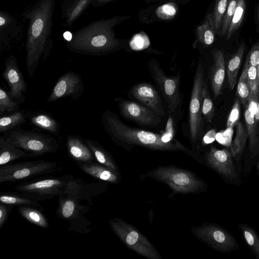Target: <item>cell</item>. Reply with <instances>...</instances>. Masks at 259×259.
<instances>
[{
	"instance_id": "6da1fadb",
	"label": "cell",
	"mask_w": 259,
	"mask_h": 259,
	"mask_svg": "<svg viewBox=\"0 0 259 259\" xmlns=\"http://www.w3.org/2000/svg\"><path fill=\"white\" fill-rule=\"evenodd\" d=\"M130 18L129 15L115 16L97 22L75 35L68 47L72 51L93 56L106 55L117 51L122 48L124 43L122 40L115 37L113 28Z\"/></svg>"
},
{
	"instance_id": "7a4b0ae2",
	"label": "cell",
	"mask_w": 259,
	"mask_h": 259,
	"mask_svg": "<svg viewBox=\"0 0 259 259\" xmlns=\"http://www.w3.org/2000/svg\"><path fill=\"white\" fill-rule=\"evenodd\" d=\"M102 122L112 140L119 145H138L162 151L186 150L177 140L165 142L163 141L162 135L127 125L110 110L104 112Z\"/></svg>"
},
{
	"instance_id": "3957f363",
	"label": "cell",
	"mask_w": 259,
	"mask_h": 259,
	"mask_svg": "<svg viewBox=\"0 0 259 259\" xmlns=\"http://www.w3.org/2000/svg\"><path fill=\"white\" fill-rule=\"evenodd\" d=\"M54 0H39L29 11V26L26 49V67L29 77L33 76L39 59L45 53L47 38L51 33Z\"/></svg>"
},
{
	"instance_id": "277c9868",
	"label": "cell",
	"mask_w": 259,
	"mask_h": 259,
	"mask_svg": "<svg viewBox=\"0 0 259 259\" xmlns=\"http://www.w3.org/2000/svg\"><path fill=\"white\" fill-rule=\"evenodd\" d=\"M83 184L81 179H75L73 182L58 196L59 204L57 215L70 224L69 230L88 233L90 223L84 217L90 209V205H84L78 193Z\"/></svg>"
},
{
	"instance_id": "5b68a950",
	"label": "cell",
	"mask_w": 259,
	"mask_h": 259,
	"mask_svg": "<svg viewBox=\"0 0 259 259\" xmlns=\"http://www.w3.org/2000/svg\"><path fill=\"white\" fill-rule=\"evenodd\" d=\"M75 179L73 176L66 174L29 180L17 185L15 189L37 201L52 199L64 192Z\"/></svg>"
},
{
	"instance_id": "8992f818",
	"label": "cell",
	"mask_w": 259,
	"mask_h": 259,
	"mask_svg": "<svg viewBox=\"0 0 259 259\" xmlns=\"http://www.w3.org/2000/svg\"><path fill=\"white\" fill-rule=\"evenodd\" d=\"M57 162L42 160L23 161L0 167V184L29 180L61 170Z\"/></svg>"
},
{
	"instance_id": "52a82bcc",
	"label": "cell",
	"mask_w": 259,
	"mask_h": 259,
	"mask_svg": "<svg viewBox=\"0 0 259 259\" xmlns=\"http://www.w3.org/2000/svg\"><path fill=\"white\" fill-rule=\"evenodd\" d=\"M4 137L13 145L27 152L30 158L54 153L59 148L54 138L32 131L14 130Z\"/></svg>"
},
{
	"instance_id": "ba28073f",
	"label": "cell",
	"mask_w": 259,
	"mask_h": 259,
	"mask_svg": "<svg viewBox=\"0 0 259 259\" xmlns=\"http://www.w3.org/2000/svg\"><path fill=\"white\" fill-rule=\"evenodd\" d=\"M152 176L166 183L176 192H196L206 187L201 180L189 171L173 167H159L153 171Z\"/></svg>"
},
{
	"instance_id": "9c48e42d",
	"label": "cell",
	"mask_w": 259,
	"mask_h": 259,
	"mask_svg": "<svg viewBox=\"0 0 259 259\" xmlns=\"http://www.w3.org/2000/svg\"><path fill=\"white\" fill-rule=\"evenodd\" d=\"M207 164L217 172L229 184L240 186L241 184V169L227 149H218L210 147L205 154Z\"/></svg>"
},
{
	"instance_id": "30bf717a",
	"label": "cell",
	"mask_w": 259,
	"mask_h": 259,
	"mask_svg": "<svg viewBox=\"0 0 259 259\" xmlns=\"http://www.w3.org/2000/svg\"><path fill=\"white\" fill-rule=\"evenodd\" d=\"M205 82L203 65L199 61L196 69L189 108L191 141L196 142L202 132V90Z\"/></svg>"
},
{
	"instance_id": "8fae6325",
	"label": "cell",
	"mask_w": 259,
	"mask_h": 259,
	"mask_svg": "<svg viewBox=\"0 0 259 259\" xmlns=\"http://www.w3.org/2000/svg\"><path fill=\"white\" fill-rule=\"evenodd\" d=\"M109 224L113 232L127 247L147 258H160L153 245L134 227L117 218L110 220Z\"/></svg>"
},
{
	"instance_id": "7c38bea8",
	"label": "cell",
	"mask_w": 259,
	"mask_h": 259,
	"mask_svg": "<svg viewBox=\"0 0 259 259\" xmlns=\"http://www.w3.org/2000/svg\"><path fill=\"white\" fill-rule=\"evenodd\" d=\"M196 235L215 250L222 253H229L239 248L234 237L222 226L206 223L195 230Z\"/></svg>"
},
{
	"instance_id": "4fadbf2b",
	"label": "cell",
	"mask_w": 259,
	"mask_h": 259,
	"mask_svg": "<svg viewBox=\"0 0 259 259\" xmlns=\"http://www.w3.org/2000/svg\"><path fill=\"white\" fill-rule=\"evenodd\" d=\"M148 68L153 79L161 90L167 108L171 112H174L180 103V75L167 76L154 59L149 62Z\"/></svg>"
},
{
	"instance_id": "5bb4252c",
	"label": "cell",
	"mask_w": 259,
	"mask_h": 259,
	"mask_svg": "<svg viewBox=\"0 0 259 259\" xmlns=\"http://www.w3.org/2000/svg\"><path fill=\"white\" fill-rule=\"evenodd\" d=\"M115 101L120 114L127 120L140 125L152 126L157 125L161 121L160 116L147 107L122 98H116Z\"/></svg>"
},
{
	"instance_id": "9a60e30c",
	"label": "cell",
	"mask_w": 259,
	"mask_h": 259,
	"mask_svg": "<svg viewBox=\"0 0 259 259\" xmlns=\"http://www.w3.org/2000/svg\"><path fill=\"white\" fill-rule=\"evenodd\" d=\"M83 91L81 77L72 71H67L57 80L47 102L50 103L69 96L73 100H77Z\"/></svg>"
},
{
	"instance_id": "2e32d148",
	"label": "cell",
	"mask_w": 259,
	"mask_h": 259,
	"mask_svg": "<svg viewBox=\"0 0 259 259\" xmlns=\"http://www.w3.org/2000/svg\"><path fill=\"white\" fill-rule=\"evenodd\" d=\"M5 63L6 68L2 75L10 88L9 94L14 100L21 103L25 100L26 83L15 57L7 58Z\"/></svg>"
},
{
	"instance_id": "e0dca14e",
	"label": "cell",
	"mask_w": 259,
	"mask_h": 259,
	"mask_svg": "<svg viewBox=\"0 0 259 259\" xmlns=\"http://www.w3.org/2000/svg\"><path fill=\"white\" fill-rule=\"evenodd\" d=\"M259 98V91L251 93L247 105L244 107V121L249 140V158L254 159L259 151V135L254 121V114Z\"/></svg>"
},
{
	"instance_id": "ac0fdd59",
	"label": "cell",
	"mask_w": 259,
	"mask_h": 259,
	"mask_svg": "<svg viewBox=\"0 0 259 259\" xmlns=\"http://www.w3.org/2000/svg\"><path fill=\"white\" fill-rule=\"evenodd\" d=\"M130 93L137 100L159 116L165 114L162 100L156 90L150 83H139L133 87Z\"/></svg>"
},
{
	"instance_id": "d6986e66",
	"label": "cell",
	"mask_w": 259,
	"mask_h": 259,
	"mask_svg": "<svg viewBox=\"0 0 259 259\" xmlns=\"http://www.w3.org/2000/svg\"><path fill=\"white\" fill-rule=\"evenodd\" d=\"M178 12L177 4L169 2L162 5L150 6L146 9H142L139 12V19L147 24L155 21H169L176 17Z\"/></svg>"
},
{
	"instance_id": "ffe728a7",
	"label": "cell",
	"mask_w": 259,
	"mask_h": 259,
	"mask_svg": "<svg viewBox=\"0 0 259 259\" xmlns=\"http://www.w3.org/2000/svg\"><path fill=\"white\" fill-rule=\"evenodd\" d=\"M211 54L213 63L209 69L208 77L214 99H216L222 93L226 72L225 61L221 50L214 49Z\"/></svg>"
},
{
	"instance_id": "44dd1931",
	"label": "cell",
	"mask_w": 259,
	"mask_h": 259,
	"mask_svg": "<svg viewBox=\"0 0 259 259\" xmlns=\"http://www.w3.org/2000/svg\"><path fill=\"white\" fill-rule=\"evenodd\" d=\"M66 146L69 156L77 163L97 162L85 141L80 137L74 135L68 136Z\"/></svg>"
},
{
	"instance_id": "7402d4cb",
	"label": "cell",
	"mask_w": 259,
	"mask_h": 259,
	"mask_svg": "<svg viewBox=\"0 0 259 259\" xmlns=\"http://www.w3.org/2000/svg\"><path fill=\"white\" fill-rule=\"evenodd\" d=\"M77 165L82 171L97 179L112 183L118 180L116 170L99 162L79 163Z\"/></svg>"
},
{
	"instance_id": "603a6c76",
	"label": "cell",
	"mask_w": 259,
	"mask_h": 259,
	"mask_svg": "<svg viewBox=\"0 0 259 259\" xmlns=\"http://www.w3.org/2000/svg\"><path fill=\"white\" fill-rule=\"evenodd\" d=\"M30 158L25 151L16 147L4 136L0 138V165L3 166L18 159Z\"/></svg>"
},
{
	"instance_id": "cb8c5ba5",
	"label": "cell",
	"mask_w": 259,
	"mask_h": 259,
	"mask_svg": "<svg viewBox=\"0 0 259 259\" xmlns=\"http://www.w3.org/2000/svg\"><path fill=\"white\" fill-rule=\"evenodd\" d=\"M235 126L236 134L230 146V152L235 162L241 168V160L246 145L248 134L246 128L241 121H239Z\"/></svg>"
},
{
	"instance_id": "d4e9b609",
	"label": "cell",
	"mask_w": 259,
	"mask_h": 259,
	"mask_svg": "<svg viewBox=\"0 0 259 259\" xmlns=\"http://www.w3.org/2000/svg\"><path fill=\"white\" fill-rule=\"evenodd\" d=\"M245 49L244 43H242L226 64L228 81L231 91L234 89L236 84L237 77L242 63Z\"/></svg>"
},
{
	"instance_id": "484cf974",
	"label": "cell",
	"mask_w": 259,
	"mask_h": 259,
	"mask_svg": "<svg viewBox=\"0 0 259 259\" xmlns=\"http://www.w3.org/2000/svg\"><path fill=\"white\" fill-rule=\"evenodd\" d=\"M18 211L28 222L42 228H48L49 223L46 215L36 207L31 206H19Z\"/></svg>"
},
{
	"instance_id": "4316f807",
	"label": "cell",
	"mask_w": 259,
	"mask_h": 259,
	"mask_svg": "<svg viewBox=\"0 0 259 259\" xmlns=\"http://www.w3.org/2000/svg\"><path fill=\"white\" fill-rule=\"evenodd\" d=\"M84 141L97 162L116 170L117 167L112 157L99 143L92 140H85Z\"/></svg>"
},
{
	"instance_id": "83f0119b",
	"label": "cell",
	"mask_w": 259,
	"mask_h": 259,
	"mask_svg": "<svg viewBox=\"0 0 259 259\" xmlns=\"http://www.w3.org/2000/svg\"><path fill=\"white\" fill-rule=\"evenodd\" d=\"M242 238L257 259H259V235L251 226L244 223L238 226Z\"/></svg>"
},
{
	"instance_id": "f1b7e54d",
	"label": "cell",
	"mask_w": 259,
	"mask_h": 259,
	"mask_svg": "<svg viewBox=\"0 0 259 259\" xmlns=\"http://www.w3.org/2000/svg\"><path fill=\"white\" fill-rule=\"evenodd\" d=\"M0 201L13 206H31L36 207L40 206L38 201L20 192H2L0 193Z\"/></svg>"
},
{
	"instance_id": "f546056e",
	"label": "cell",
	"mask_w": 259,
	"mask_h": 259,
	"mask_svg": "<svg viewBox=\"0 0 259 259\" xmlns=\"http://www.w3.org/2000/svg\"><path fill=\"white\" fill-rule=\"evenodd\" d=\"M30 121L32 124L54 135H57L59 133V123L46 113H35L30 117Z\"/></svg>"
},
{
	"instance_id": "4dcf8cb0",
	"label": "cell",
	"mask_w": 259,
	"mask_h": 259,
	"mask_svg": "<svg viewBox=\"0 0 259 259\" xmlns=\"http://www.w3.org/2000/svg\"><path fill=\"white\" fill-rule=\"evenodd\" d=\"M25 111H17L0 118V133L9 131L24 123L27 117Z\"/></svg>"
},
{
	"instance_id": "1f68e13d",
	"label": "cell",
	"mask_w": 259,
	"mask_h": 259,
	"mask_svg": "<svg viewBox=\"0 0 259 259\" xmlns=\"http://www.w3.org/2000/svg\"><path fill=\"white\" fill-rule=\"evenodd\" d=\"M249 63L246 58L244 67L239 77L237 84L236 95L241 104L245 107L249 102L251 96L250 89L248 84L247 77V69Z\"/></svg>"
},
{
	"instance_id": "d6a6232c",
	"label": "cell",
	"mask_w": 259,
	"mask_h": 259,
	"mask_svg": "<svg viewBox=\"0 0 259 259\" xmlns=\"http://www.w3.org/2000/svg\"><path fill=\"white\" fill-rule=\"evenodd\" d=\"M216 33L208 19L206 17L205 20L196 29V40L195 43L199 42L202 45L208 47L211 45L215 39Z\"/></svg>"
},
{
	"instance_id": "836d02e7",
	"label": "cell",
	"mask_w": 259,
	"mask_h": 259,
	"mask_svg": "<svg viewBox=\"0 0 259 259\" xmlns=\"http://www.w3.org/2000/svg\"><path fill=\"white\" fill-rule=\"evenodd\" d=\"M229 0H216L213 10L206 17L211 22L217 34L219 35L222 19Z\"/></svg>"
},
{
	"instance_id": "e575fe53",
	"label": "cell",
	"mask_w": 259,
	"mask_h": 259,
	"mask_svg": "<svg viewBox=\"0 0 259 259\" xmlns=\"http://www.w3.org/2000/svg\"><path fill=\"white\" fill-rule=\"evenodd\" d=\"M246 9L245 0H238L235 13L232 18L226 34L227 39H229L240 26L244 17Z\"/></svg>"
},
{
	"instance_id": "d590c367",
	"label": "cell",
	"mask_w": 259,
	"mask_h": 259,
	"mask_svg": "<svg viewBox=\"0 0 259 259\" xmlns=\"http://www.w3.org/2000/svg\"><path fill=\"white\" fill-rule=\"evenodd\" d=\"M214 107L210 98L208 84L205 81L202 90V113L207 122H211L214 115Z\"/></svg>"
},
{
	"instance_id": "8d00e7d4",
	"label": "cell",
	"mask_w": 259,
	"mask_h": 259,
	"mask_svg": "<svg viewBox=\"0 0 259 259\" xmlns=\"http://www.w3.org/2000/svg\"><path fill=\"white\" fill-rule=\"evenodd\" d=\"M19 102L14 100L2 87L0 88V114L13 112L19 108Z\"/></svg>"
},
{
	"instance_id": "74e56055",
	"label": "cell",
	"mask_w": 259,
	"mask_h": 259,
	"mask_svg": "<svg viewBox=\"0 0 259 259\" xmlns=\"http://www.w3.org/2000/svg\"><path fill=\"white\" fill-rule=\"evenodd\" d=\"M238 0H229L222 19L219 35H226L232 18L235 13Z\"/></svg>"
},
{
	"instance_id": "f35d334b",
	"label": "cell",
	"mask_w": 259,
	"mask_h": 259,
	"mask_svg": "<svg viewBox=\"0 0 259 259\" xmlns=\"http://www.w3.org/2000/svg\"><path fill=\"white\" fill-rule=\"evenodd\" d=\"M240 103L239 99L237 97L235 100L234 103L227 119L226 124L227 128H233L239 121Z\"/></svg>"
},
{
	"instance_id": "ab89813d",
	"label": "cell",
	"mask_w": 259,
	"mask_h": 259,
	"mask_svg": "<svg viewBox=\"0 0 259 259\" xmlns=\"http://www.w3.org/2000/svg\"><path fill=\"white\" fill-rule=\"evenodd\" d=\"M247 77L251 93L259 91V81L257 79L256 67L248 65Z\"/></svg>"
},
{
	"instance_id": "60d3db41",
	"label": "cell",
	"mask_w": 259,
	"mask_h": 259,
	"mask_svg": "<svg viewBox=\"0 0 259 259\" xmlns=\"http://www.w3.org/2000/svg\"><path fill=\"white\" fill-rule=\"evenodd\" d=\"M246 58L249 65L256 67L259 64V41L253 45Z\"/></svg>"
},
{
	"instance_id": "b9f144b4",
	"label": "cell",
	"mask_w": 259,
	"mask_h": 259,
	"mask_svg": "<svg viewBox=\"0 0 259 259\" xmlns=\"http://www.w3.org/2000/svg\"><path fill=\"white\" fill-rule=\"evenodd\" d=\"M233 133V128H227L223 132L216 134V138L218 142L230 146L231 144V138Z\"/></svg>"
},
{
	"instance_id": "7bdbcfd3",
	"label": "cell",
	"mask_w": 259,
	"mask_h": 259,
	"mask_svg": "<svg viewBox=\"0 0 259 259\" xmlns=\"http://www.w3.org/2000/svg\"><path fill=\"white\" fill-rule=\"evenodd\" d=\"M13 205L0 202V228L1 229L9 218Z\"/></svg>"
},
{
	"instance_id": "ee69618b",
	"label": "cell",
	"mask_w": 259,
	"mask_h": 259,
	"mask_svg": "<svg viewBox=\"0 0 259 259\" xmlns=\"http://www.w3.org/2000/svg\"><path fill=\"white\" fill-rule=\"evenodd\" d=\"M215 131L212 130L209 131L204 137L203 142L205 144H209L212 142L215 139Z\"/></svg>"
},
{
	"instance_id": "f6af8a7d",
	"label": "cell",
	"mask_w": 259,
	"mask_h": 259,
	"mask_svg": "<svg viewBox=\"0 0 259 259\" xmlns=\"http://www.w3.org/2000/svg\"><path fill=\"white\" fill-rule=\"evenodd\" d=\"M254 121L256 125L257 133L259 135V98L257 101V106L255 111Z\"/></svg>"
},
{
	"instance_id": "bcb514c9",
	"label": "cell",
	"mask_w": 259,
	"mask_h": 259,
	"mask_svg": "<svg viewBox=\"0 0 259 259\" xmlns=\"http://www.w3.org/2000/svg\"><path fill=\"white\" fill-rule=\"evenodd\" d=\"M113 0H92L91 4L95 7L101 6L107 4Z\"/></svg>"
},
{
	"instance_id": "7dc6e473",
	"label": "cell",
	"mask_w": 259,
	"mask_h": 259,
	"mask_svg": "<svg viewBox=\"0 0 259 259\" xmlns=\"http://www.w3.org/2000/svg\"><path fill=\"white\" fill-rule=\"evenodd\" d=\"M163 0H144V1L146 3H154L158 1H161ZM174 1H176L177 2L182 4V5H185L187 3H188L190 0H174Z\"/></svg>"
},
{
	"instance_id": "c3c4849f",
	"label": "cell",
	"mask_w": 259,
	"mask_h": 259,
	"mask_svg": "<svg viewBox=\"0 0 259 259\" xmlns=\"http://www.w3.org/2000/svg\"><path fill=\"white\" fill-rule=\"evenodd\" d=\"M63 37L64 39L67 41H70L72 39V34L69 31H65L63 33Z\"/></svg>"
},
{
	"instance_id": "681fc988",
	"label": "cell",
	"mask_w": 259,
	"mask_h": 259,
	"mask_svg": "<svg viewBox=\"0 0 259 259\" xmlns=\"http://www.w3.org/2000/svg\"><path fill=\"white\" fill-rule=\"evenodd\" d=\"M257 156H258V160H257V163H256V169H257V172L258 175L259 176V151H258Z\"/></svg>"
},
{
	"instance_id": "f907efd6",
	"label": "cell",
	"mask_w": 259,
	"mask_h": 259,
	"mask_svg": "<svg viewBox=\"0 0 259 259\" xmlns=\"http://www.w3.org/2000/svg\"><path fill=\"white\" fill-rule=\"evenodd\" d=\"M256 68L257 79H258V80L259 81V64L257 66H256Z\"/></svg>"
},
{
	"instance_id": "816d5d0a",
	"label": "cell",
	"mask_w": 259,
	"mask_h": 259,
	"mask_svg": "<svg viewBox=\"0 0 259 259\" xmlns=\"http://www.w3.org/2000/svg\"><path fill=\"white\" fill-rule=\"evenodd\" d=\"M258 22H259V9L258 11Z\"/></svg>"
}]
</instances>
